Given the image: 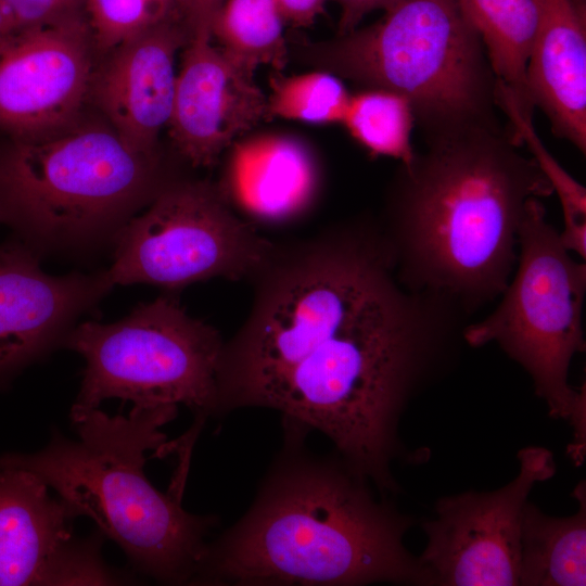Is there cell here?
<instances>
[{
	"label": "cell",
	"mask_w": 586,
	"mask_h": 586,
	"mask_svg": "<svg viewBox=\"0 0 586 586\" xmlns=\"http://www.w3.org/2000/svg\"><path fill=\"white\" fill-rule=\"evenodd\" d=\"M281 420V448L250 509L208 542L191 585H431L404 544L412 520L336 451L309 450L308 428Z\"/></svg>",
	"instance_id": "obj_1"
},
{
	"label": "cell",
	"mask_w": 586,
	"mask_h": 586,
	"mask_svg": "<svg viewBox=\"0 0 586 586\" xmlns=\"http://www.w3.org/2000/svg\"><path fill=\"white\" fill-rule=\"evenodd\" d=\"M501 122L425 138L400 164L381 226L399 281L462 314L500 296L518 262L526 203L552 188Z\"/></svg>",
	"instance_id": "obj_2"
},
{
	"label": "cell",
	"mask_w": 586,
	"mask_h": 586,
	"mask_svg": "<svg viewBox=\"0 0 586 586\" xmlns=\"http://www.w3.org/2000/svg\"><path fill=\"white\" fill-rule=\"evenodd\" d=\"M395 276L382 228L369 221L277 242L251 280L249 316L224 343L213 416L269 408L285 375Z\"/></svg>",
	"instance_id": "obj_3"
},
{
	"label": "cell",
	"mask_w": 586,
	"mask_h": 586,
	"mask_svg": "<svg viewBox=\"0 0 586 586\" xmlns=\"http://www.w3.org/2000/svg\"><path fill=\"white\" fill-rule=\"evenodd\" d=\"M177 405L133 406L128 416L99 408L71 413L77 440L55 431L34 454H7L0 467L28 470L124 551L135 570L155 582L191 585L215 515L186 511L178 497L156 489L144 464L169 444L162 426Z\"/></svg>",
	"instance_id": "obj_4"
},
{
	"label": "cell",
	"mask_w": 586,
	"mask_h": 586,
	"mask_svg": "<svg viewBox=\"0 0 586 586\" xmlns=\"http://www.w3.org/2000/svg\"><path fill=\"white\" fill-rule=\"evenodd\" d=\"M384 12L332 39L288 40L290 58L405 97L424 138L500 122L498 79L457 0H399Z\"/></svg>",
	"instance_id": "obj_5"
},
{
	"label": "cell",
	"mask_w": 586,
	"mask_h": 586,
	"mask_svg": "<svg viewBox=\"0 0 586 586\" xmlns=\"http://www.w3.org/2000/svg\"><path fill=\"white\" fill-rule=\"evenodd\" d=\"M164 184L154 155L137 152L112 127L13 139L0 155L4 222L47 246L113 237Z\"/></svg>",
	"instance_id": "obj_6"
},
{
	"label": "cell",
	"mask_w": 586,
	"mask_h": 586,
	"mask_svg": "<svg viewBox=\"0 0 586 586\" xmlns=\"http://www.w3.org/2000/svg\"><path fill=\"white\" fill-rule=\"evenodd\" d=\"M585 292L586 265L571 257L543 203L534 198L521 218L515 271L500 303L462 330L468 345L495 342L523 367L549 415L572 424L575 443L570 453L578 463L585 454L586 398L584 387L570 385L569 368L574 355L585 351Z\"/></svg>",
	"instance_id": "obj_7"
},
{
	"label": "cell",
	"mask_w": 586,
	"mask_h": 586,
	"mask_svg": "<svg viewBox=\"0 0 586 586\" xmlns=\"http://www.w3.org/2000/svg\"><path fill=\"white\" fill-rule=\"evenodd\" d=\"M224 343L216 328L169 295L139 304L113 323H80L62 343L86 362L71 413L118 398L136 407L181 404L201 424L214 415Z\"/></svg>",
	"instance_id": "obj_8"
},
{
	"label": "cell",
	"mask_w": 586,
	"mask_h": 586,
	"mask_svg": "<svg viewBox=\"0 0 586 586\" xmlns=\"http://www.w3.org/2000/svg\"><path fill=\"white\" fill-rule=\"evenodd\" d=\"M113 240V263L105 270L112 286L145 283L168 290L212 278L252 280L276 246L215 183L190 180L165 183Z\"/></svg>",
	"instance_id": "obj_9"
},
{
	"label": "cell",
	"mask_w": 586,
	"mask_h": 586,
	"mask_svg": "<svg viewBox=\"0 0 586 586\" xmlns=\"http://www.w3.org/2000/svg\"><path fill=\"white\" fill-rule=\"evenodd\" d=\"M519 472L492 492L445 496L433 519L422 521L428 537L418 560L431 585H519L522 512L538 482L556 472L552 453L528 446L518 453Z\"/></svg>",
	"instance_id": "obj_10"
},
{
	"label": "cell",
	"mask_w": 586,
	"mask_h": 586,
	"mask_svg": "<svg viewBox=\"0 0 586 586\" xmlns=\"http://www.w3.org/2000/svg\"><path fill=\"white\" fill-rule=\"evenodd\" d=\"M77 512L33 472L0 467V586L116 585L133 577L110 566L103 535L78 538Z\"/></svg>",
	"instance_id": "obj_11"
},
{
	"label": "cell",
	"mask_w": 586,
	"mask_h": 586,
	"mask_svg": "<svg viewBox=\"0 0 586 586\" xmlns=\"http://www.w3.org/2000/svg\"><path fill=\"white\" fill-rule=\"evenodd\" d=\"M93 44L85 15L0 38V130L12 139L61 131L92 81Z\"/></svg>",
	"instance_id": "obj_12"
},
{
	"label": "cell",
	"mask_w": 586,
	"mask_h": 586,
	"mask_svg": "<svg viewBox=\"0 0 586 586\" xmlns=\"http://www.w3.org/2000/svg\"><path fill=\"white\" fill-rule=\"evenodd\" d=\"M254 75L212 39L188 41L167 127L174 146L189 164L213 166L241 136L268 118L267 94Z\"/></svg>",
	"instance_id": "obj_13"
},
{
	"label": "cell",
	"mask_w": 586,
	"mask_h": 586,
	"mask_svg": "<svg viewBox=\"0 0 586 586\" xmlns=\"http://www.w3.org/2000/svg\"><path fill=\"white\" fill-rule=\"evenodd\" d=\"M105 271L51 276L18 242L0 245V378L63 343L74 320L111 290Z\"/></svg>",
	"instance_id": "obj_14"
},
{
	"label": "cell",
	"mask_w": 586,
	"mask_h": 586,
	"mask_svg": "<svg viewBox=\"0 0 586 586\" xmlns=\"http://www.w3.org/2000/svg\"><path fill=\"white\" fill-rule=\"evenodd\" d=\"M189 41L178 16L125 41L94 80L98 103L115 132L133 150L154 155L167 127L176 88V56Z\"/></svg>",
	"instance_id": "obj_15"
},
{
	"label": "cell",
	"mask_w": 586,
	"mask_h": 586,
	"mask_svg": "<svg viewBox=\"0 0 586 586\" xmlns=\"http://www.w3.org/2000/svg\"><path fill=\"white\" fill-rule=\"evenodd\" d=\"M216 186L250 222L285 225L307 213L318 196L319 164L302 141L264 135L234 145Z\"/></svg>",
	"instance_id": "obj_16"
},
{
	"label": "cell",
	"mask_w": 586,
	"mask_h": 586,
	"mask_svg": "<svg viewBox=\"0 0 586 586\" xmlns=\"http://www.w3.org/2000/svg\"><path fill=\"white\" fill-rule=\"evenodd\" d=\"M538 22L526 64L532 104L555 136L586 151V22L582 0H535Z\"/></svg>",
	"instance_id": "obj_17"
},
{
	"label": "cell",
	"mask_w": 586,
	"mask_h": 586,
	"mask_svg": "<svg viewBox=\"0 0 586 586\" xmlns=\"http://www.w3.org/2000/svg\"><path fill=\"white\" fill-rule=\"evenodd\" d=\"M578 510L564 518L548 515L528 500L520 533L519 585L584 586L586 584V487L573 491Z\"/></svg>",
	"instance_id": "obj_18"
},
{
	"label": "cell",
	"mask_w": 586,
	"mask_h": 586,
	"mask_svg": "<svg viewBox=\"0 0 586 586\" xmlns=\"http://www.w3.org/2000/svg\"><path fill=\"white\" fill-rule=\"evenodd\" d=\"M457 1L479 34L498 81L510 93L514 106L532 116L526 64L538 22L535 0Z\"/></svg>",
	"instance_id": "obj_19"
},
{
	"label": "cell",
	"mask_w": 586,
	"mask_h": 586,
	"mask_svg": "<svg viewBox=\"0 0 586 586\" xmlns=\"http://www.w3.org/2000/svg\"><path fill=\"white\" fill-rule=\"evenodd\" d=\"M285 24L276 0H225L211 35L217 47L247 72L255 74L260 66L282 72L290 60Z\"/></svg>",
	"instance_id": "obj_20"
},
{
	"label": "cell",
	"mask_w": 586,
	"mask_h": 586,
	"mask_svg": "<svg viewBox=\"0 0 586 586\" xmlns=\"http://www.w3.org/2000/svg\"><path fill=\"white\" fill-rule=\"evenodd\" d=\"M341 124L372 156L392 157L403 165L415 156V113L409 101L396 92L364 88L352 94Z\"/></svg>",
	"instance_id": "obj_21"
},
{
	"label": "cell",
	"mask_w": 586,
	"mask_h": 586,
	"mask_svg": "<svg viewBox=\"0 0 586 586\" xmlns=\"http://www.w3.org/2000/svg\"><path fill=\"white\" fill-rule=\"evenodd\" d=\"M267 116L309 124L342 123L351 93L342 78L322 69L269 77Z\"/></svg>",
	"instance_id": "obj_22"
},
{
	"label": "cell",
	"mask_w": 586,
	"mask_h": 586,
	"mask_svg": "<svg viewBox=\"0 0 586 586\" xmlns=\"http://www.w3.org/2000/svg\"><path fill=\"white\" fill-rule=\"evenodd\" d=\"M500 111L522 144H526L532 157L557 193L563 216L560 239L564 247L586 257V189L578 183L547 151L536 135L532 117L522 114L510 102L504 101Z\"/></svg>",
	"instance_id": "obj_23"
},
{
	"label": "cell",
	"mask_w": 586,
	"mask_h": 586,
	"mask_svg": "<svg viewBox=\"0 0 586 586\" xmlns=\"http://www.w3.org/2000/svg\"><path fill=\"white\" fill-rule=\"evenodd\" d=\"M84 14L93 48L102 53L177 16L175 0H84Z\"/></svg>",
	"instance_id": "obj_24"
},
{
	"label": "cell",
	"mask_w": 586,
	"mask_h": 586,
	"mask_svg": "<svg viewBox=\"0 0 586 586\" xmlns=\"http://www.w3.org/2000/svg\"><path fill=\"white\" fill-rule=\"evenodd\" d=\"M12 31L84 14V0H0Z\"/></svg>",
	"instance_id": "obj_25"
},
{
	"label": "cell",
	"mask_w": 586,
	"mask_h": 586,
	"mask_svg": "<svg viewBox=\"0 0 586 586\" xmlns=\"http://www.w3.org/2000/svg\"><path fill=\"white\" fill-rule=\"evenodd\" d=\"M225 0H175L177 16L189 40L212 39V25Z\"/></svg>",
	"instance_id": "obj_26"
},
{
	"label": "cell",
	"mask_w": 586,
	"mask_h": 586,
	"mask_svg": "<svg viewBox=\"0 0 586 586\" xmlns=\"http://www.w3.org/2000/svg\"><path fill=\"white\" fill-rule=\"evenodd\" d=\"M341 8L337 35L358 27L361 20L374 10H388L399 0H334Z\"/></svg>",
	"instance_id": "obj_27"
},
{
	"label": "cell",
	"mask_w": 586,
	"mask_h": 586,
	"mask_svg": "<svg viewBox=\"0 0 586 586\" xmlns=\"http://www.w3.org/2000/svg\"><path fill=\"white\" fill-rule=\"evenodd\" d=\"M286 23L294 27L310 26L322 13L327 0H276Z\"/></svg>",
	"instance_id": "obj_28"
},
{
	"label": "cell",
	"mask_w": 586,
	"mask_h": 586,
	"mask_svg": "<svg viewBox=\"0 0 586 586\" xmlns=\"http://www.w3.org/2000/svg\"><path fill=\"white\" fill-rule=\"evenodd\" d=\"M10 31H12L10 21L4 9L0 4V38Z\"/></svg>",
	"instance_id": "obj_29"
},
{
	"label": "cell",
	"mask_w": 586,
	"mask_h": 586,
	"mask_svg": "<svg viewBox=\"0 0 586 586\" xmlns=\"http://www.w3.org/2000/svg\"><path fill=\"white\" fill-rule=\"evenodd\" d=\"M0 221H5L4 220V215H3L2 211H1V208H0Z\"/></svg>",
	"instance_id": "obj_30"
}]
</instances>
